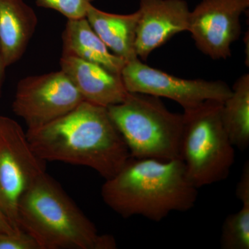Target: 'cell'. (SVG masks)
<instances>
[{"instance_id":"obj_1","label":"cell","mask_w":249,"mask_h":249,"mask_svg":"<svg viewBox=\"0 0 249 249\" xmlns=\"http://www.w3.org/2000/svg\"><path fill=\"white\" fill-rule=\"evenodd\" d=\"M26 134L33 151L43 161L88 167L106 180L130 158L107 107L88 101L49 124L27 129Z\"/></svg>"},{"instance_id":"obj_2","label":"cell","mask_w":249,"mask_h":249,"mask_svg":"<svg viewBox=\"0 0 249 249\" xmlns=\"http://www.w3.org/2000/svg\"><path fill=\"white\" fill-rule=\"evenodd\" d=\"M197 188L190 181L182 160L130 157L101 188L105 204L124 218L142 216L160 222L173 212L194 207Z\"/></svg>"},{"instance_id":"obj_3","label":"cell","mask_w":249,"mask_h":249,"mask_svg":"<svg viewBox=\"0 0 249 249\" xmlns=\"http://www.w3.org/2000/svg\"><path fill=\"white\" fill-rule=\"evenodd\" d=\"M21 230L40 249H115L112 235H101L58 182L47 173L32 183L19 199Z\"/></svg>"},{"instance_id":"obj_4","label":"cell","mask_w":249,"mask_h":249,"mask_svg":"<svg viewBox=\"0 0 249 249\" xmlns=\"http://www.w3.org/2000/svg\"><path fill=\"white\" fill-rule=\"evenodd\" d=\"M107 109L130 157L161 160L179 159L183 114L168 110L160 98L129 92L124 102Z\"/></svg>"},{"instance_id":"obj_5","label":"cell","mask_w":249,"mask_h":249,"mask_svg":"<svg viewBox=\"0 0 249 249\" xmlns=\"http://www.w3.org/2000/svg\"><path fill=\"white\" fill-rule=\"evenodd\" d=\"M222 101H205L183 110L179 159L196 188L227 179L235 152L222 121Z\"/></svg>"},{"instance_id":"obj_6","label":"cell","mask_w":249,"mask_h":249,"mask_svg":"<svg viewBox=\"0 0 249 249\" xmlns=\"http://www.w3.org/2000/svg\"><path fill=\"white\" fill-rule=\"evenodd\" d=\"M45 161L34 153L27 134L14 119L0 116V209L17 231L19 199L45 173Z\"/></svg>"},{"instance_id":"obj_7","label":"cell","mask_w":249,"mask_h":249,"mask_svg":"<svg viewBox=\"0 0 249 249\" xmlns=\"http://www.w3.org/2000/svg\"><path fill=\"white\" fill-rule=\"evenodd\" d=\"M121 76L129 92L168 98L183 110L209 100L224 102L232 93L231 88L222 80L178 78L145 65L139 58L126 62Z\"/></svg>"},{"instance_id":"obj_8","label":"cell","mask_w":249,"mask_h":249,"mask_svg":"<svg viewBox=\"0 0 249 249\" xmlns=\"http://www.w3.org/2000/svg\"><path fill=\"white\" fill-rule=\"evenodd\" d=\"M83 101L71 80L60 70L21 80L12 109L31 129L61 117Z\"/></svg>"},{"instance_id":"obj_9","label":"cell","mask_w":249,"mask_h":249,"mask_svg":"<svg viewBox=\"0 0 249 249\" xmlns=\"http://www.w3.org/2000/svg\"><path fill=\"white\" fill-rule=\"evenodd\" d=\"M249 0H202L190 13L188 30L202 53L213 60L231 56L241 34L240 17Z\"/></svg>"},{"instance_id":"obj_10","label":"cell","mask_w":249,"mask_h":249,"mask_svg":"<svg viewBox=\"0 0 249 249\" xmlns=\"http://www.w3.org/2000/svg\"><path fill=\"white\" fill-rule=\"evenodd\" d=\"M135 49L146 60L174 36L188 31L190 11L185 0H140Z\"/></svg>"},{"instance_id":"obj_11","label":"cell","mask_w":249,"mask_h":249,"mask_svg":"<svg viewBox=\"0 0 249 249\" xmlns=\"http://www.w3.org/2000/svg\"><path fill=\"white\" fill-rule=\"evenodd\" d=\"M60 65L85 101L108 107L124 102L128 96L121 75L97 64L62 54Z\"/></svg>"},{"instance_id":"obj_12","label":"cell","mask_w":249,"mask_h":249,"mask_svg":"<svg viewBox=\"0 0 249 249\" xmlns=\"http://www.w3.org/2000/svg\"><path fill=\"white\" fill-rule=\"evenodd\" d=\"M37 24L24 0H0V55L7 67L22 58Z\"/></svg>"},{"instance_id":"obj_13","label":"cell","mask_w":249,"mask_h":249,"mask_svg":"<svg viewBox=\"0 0 249 249\" xmlns=\"http://www.w3.org/2000/svg\"><path fill=\"white\" fill-rule=\"evenodd\" d=\"M62 55L97 64L121 75L126 61L111 53L86 18L68 19L62 34Z\"/></svg>"},{"instance_id":"obj_14","label":"cell","mask_w":249,"mask_h":249,"mask_svg":"<svg viewBox=\"0 0 249 249\" xmlns=\"http://www.w3.org/2000/svg\"><path fill=\"white\" fill-rule=\"evenodd\" d=\"M139 17V11L127 15L109 14L90 3L85 18L109 50L127 62L139 58L135 49Z\"/></svg>"},{"instance_id":"obj_15","label":"cell","mask_w":249,"mask_h":249,"mask_svg":"<svg viewBox=\"0 0 249 249\" xmlns=\"http://www.w3.org/2000/svg\"><path fill=\"white\" fill-rule=\"evenodd\" d=\"M231 89V95L222 103V124L234 147L245 150L249 145V73L236 80Z\"/></svg>"},{"instance_id":"obj_16","label":"cell","mask_w":249,"mask_h":249,"mask_svg":"<svg viewBox=\"0 0 249 249\" xmlns=\"http://www.w3.org/2000/svg\"><path fill=\"white\" fill-rule=\"evenodd\" d=\"M220 246L222 249H249V204L229 214L223 224Z\"/></svg>"},{"instance_id":"obj_17","label":"cell","mask_w":249,"mask_h":249,"mask_svg":"<svg viewBox=\"0 0 249 249\" xmlns=\"http://www.w3.org/2000/svg\"><path fill=\"white\" fill-rule=\"evenodd\" d=\"M38 6L53 9L68 19L86 17L89 0H36Z\"/></svg>"},{"instance_id":"obj_18","label":"cell","mask_w":249,"mask_h":249,"mask_svg":"<svg viewBox=\"0 0 249 249\" xmlns=\"http://www.w3.org/2000/svg\"><path fill=\"white\" fill-rule=\"evenodd\" d=\"M0 249H40L35 240L25 232H0Z\"/></svg>"},{"instance_id":"obj_19","label":"cell","mask_w":249,"mask_h":249,"mask_svg":"<svg viewBox=\"0 0 249 249\" xmlns=\"http://www.w3.org/2000/svg\"><path fill=\"white\" fill-rule=\"evenodd\" d=\"M236 197L242 204H249V163L247 161L243 167L240 181L235 188Z\"/></svg>"},{"instance_id":"obj_20","label":"cell","mask_w":249,"mask_h":249,"mask_svg":"<svg viewBox=\"0 0 249 249\" xmlns=\"http://www.w3.org/2000/svg\"><path fill=\"white\" fill-rule=\"evenodd\" d=\"M22 231H17L11 225L9 219L0 209V232H6V233H12V232H20Z\"/></svg>"},{"instance_id":"obj_21","label":"cell","mask_w":249,"mask_h":249,"mask_svg":"<svg viewBox=\"0 0 249 249\" xmlns=\"http://www.w3.org/2000/svg\"><path fill=\"white\" fill-rule=\"evenodd\" d=\"M7 68L6 64L4 63V60L0 55V90H1V86H2L3 81L5 76V71Z\"/></svg>"},{"instance_id":"obj_22","label":"cell","mask_w":249,"mask_h":249,"mask_svg":"<svg viewBox=\"0 0 249 249\" xmlns=\"http://www.w3.org/2000/svg\"><path fill=\"white\" fill-rule=\"evenodd\" d=\"M89 1L91 3L93 1H94V0H89Z\"/></svg>"}]
</instances>
